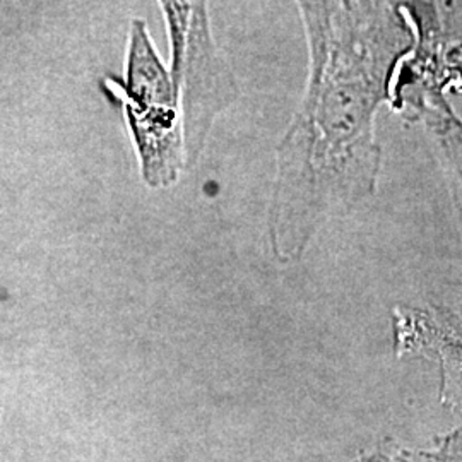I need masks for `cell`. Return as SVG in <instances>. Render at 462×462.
Listing matches in <instances>:
<instances>
[{"label":"cell","instance_id":"6","mask_svg":"<svg viewBox=\"0 0 462 462\" xmlns=\"http://www.w3.org/2000/svg\"><path fill=\"white\" fill-rule=\"evenodd\" d=\"M448 149H450L448 156H450V160H452L454 171H456V175H457V182H459V185H461L462 189V141H457V143H450Z\"/></svg>","mask_w":462,"mask_h":462},{"label":"cell","instance_id":"2","mask_svg":"<svg viewBox=\"0 0 462 462\" xmlns=\"http://www.w3.org/2000/svg\"><path fill=\"white\" fill-rule=\"evenodd\" d=\"M175 84L182 103L187 166H194L216 118L240 98L238 81L216 47L208 0H194Z\"/></svg>","mask_w":462,"mask_h":462},{"label":"cell","instance_id":"5","mask_svg":"<svg viewBox=\"0 0 462 462\" xmlns=\"http://www.w3.org/2000/svg\"><path fill=\"white\" fill-rule=\"evenodd\" d=\"M351 462H413L411 456L399 448H377L358 456Z\"/></svg>","mask_w":462,"mask_h":462},{"label":"cell","instance_id":"4","mask_svg":"<svg viewBox=\"0 0 462 462\" xmlns=\"http://www.w3.org/2000/svg\"><path fill=\"white\" fill-rule=\"evenodd\" d=\"M433 456L439 462H462V430L440 439Z\"/></svg>","mask_w":462,"mask_h":462},{"label":"cell","instance_id":"1","mask_svg":"<svg viewBox=\"0 0 462 462\" xmlns=\"http://www.w3.org/2000/svg\"><path fill=\"white\" fill-rule=\"evenodd\" d=\"M124 81L118 98L124 103L143 179L152 189L170 187L187 165L180 95L143 19L131 23Z\"/></svg>","mask_w":462,"mask_h":462},{"label":"cell","instance_id":"3","mask_svg":"<svg viewBox=\"0 0 462 462\" xmlns=\"http://www.w3.org/2000/svg\"><path fill=\"white\" fill-rule=\"evenodd\" d=\"M165 14L168 34H170V50H171V74L173 81L182 66L185 38L192 16L194 0H160Z\"/></svg>","mask_w":462,"mask_h":462}]
</instances>
